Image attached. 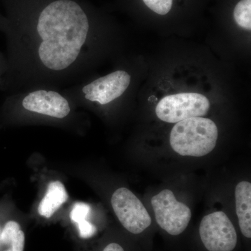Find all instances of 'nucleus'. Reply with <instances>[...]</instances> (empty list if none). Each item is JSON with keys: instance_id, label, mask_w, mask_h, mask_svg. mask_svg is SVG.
<instances>
[{"instance_id": "nucleus-1", "label": "nucleus", "mask_w": 251, "mask_h": 251, "mask_svg": "<svg viewBox=\"0 0 251 251\" xmlns=\"http://www.w3.org/2000/svg\"><path fill=\"white\" fill-rule=\"evenodd\" d=\"M88 16L74 0H54L12 37L13 79L20 90L62 89L85 80L92 46Z\"/></svg>"}, {"instance_id": "nucleus-2", "label": "nucleus", "mask_w": 251, "mask_h": 251, "mask_svg": "<svg viewBox=\"0 0 251 251\" xmlns=\"http://www.w3.org/2000/svg\"><path fill=\"white\" fill-rule=\"evenodd\" d=\"M219 131L212 120L191 117L177 122L170 135L172 149L183 156H206L214 150Z\"/></svg>"}, {"instance_id": "nucleus-3", "label": "nucleus", "mask_w": 251, "mask_h": 251, "mask_svg": "<svg viewBox=\"0 0 251 251\" xmlns=\"http://www.w3.org/2000/svg\"><path fill=\"white\" fill-rule=\"evenodd\" d=\"M130 81L131 77L128 72L117 70L92 81H82L61 90L74 103L83 101L105 105L125 94Z\"/></svg>"}, {"instance_id": "nucleus-4", "label": "nucleus", "mask_w": 251, "mask_h": 251, "mask_svg": "<svg viewBox=\"0 0 251 251\" xmlns=\"http://www.w3.org/2000/svg\"><path fill=\"white\" fill-rule=\"evenodd\" d=\"M16 95L18 105L29 113L62 120L72 112L74 102L61 89L31 87L20 90Z\"/></svg>"}, {"instance_id": "nucleus-5", "label": "nucleus", "mask_w": 251, "mask_h": 251, "mask_svg": "<svg viewBox=\"0 0 251 251\" xmlns=\"http://www.w3.org/2000/svg\"><path fill=\"white\" fill-rule=\"evenodd\" d=\"M210 103L206 97L198 93H181L167 96L156 108L158 118L168 123H177L191 117L206 115Z\"/></svg>"}, {"instance_id": "nucleus-6", "label": "nucleus", "mask_w": 251, "mask_h": 251, "mask_svg": "<svg viewBox=\"0 0 251 251\" xmlns=\"http://www.w3.org/2000/svg\"><path fill=\"white\" fill-rule=\"evenodd\" d=\"M151 203L157 224L168 234L179 235L187 228L192 216L191 209L179 202L171 190H163L151 198Z\"/></svg>"}, {"instance_id": "nucleus-7", "label": "nucleus", "mask_w": 251, "mask_h": 251, "mask_svg": "<svg viewBox=\"0 0 251 251\" xmlns=\"http://www.w3.org/2000/svg\"><path fill=\"white\" fill-rule=\"evenodd\" d=\"M204 247L209 251H232L237 244V234L228 216L215 211L204 216L199 228Z\"/></svg>"}, {"instance_id": "nucleus-8", "label": "nucleus", "mask_w": 251, "mask_h": 251, "mask_svg": "<svg viewBox=\"0 0 251 251\" xmlns=\"http://www.w3.org/2000/svg\"><path fill=\"white\" fill-rule=\"evenodd\" d=\"M111 204L119 221L131 233H142L151 224L146 208L128 188L116 190L112 194Z\"/></svg>"}, {"instance_id": "nucleus-9", "label": "nucleus", "mask_w": 251, "mask_h": 251, "mask_svg": "<svg viewBox=\"0 0 251 251\" xmlns=\"http://www.w3.org/2000/svg\"><path fill=\"white\" fill-rule=\"evenodd\" d=\"M236 212L244 237H251V184L243 181L235 188Z\"/></svg>"}, {"instance_id": "nucleus-10", "label": "nucleus", "mask_w": 251, "mask_h": 251, "mask_svg": "<svg viewBox=\"0 0 251 251\" xmlns=\"http://www.w3.org/2000/svg\"><path fill=\"white\" fill-rule=\"evenodd\" d=\"M68 193L61 181L50 183L46 196L43 198L38 208V212L44 217L50 218L64 203L67 202Z\"/></svg>"}, {"instance_id": "nucleus-11", "label": "nucleus", "mask_w": 251, "mask_h": 251, "mask_svg": "<svg viewBox=\"0 0 251 251\" xmlns=\"http://www.w3.org/2000/svg\"><path fill=\"white\" fill-rule=\"evenodd\" d=\"M5 245H10L11 251H23L25 246V234L21 226L16 221H9L5 225L0 237Z\"/></svg>"}, {"instance_id": "nucleus-12", "label": "nucleus", "mask_w": 251, "mask_h": 251, "mask_svg": "<svg viewBox=\"0 0 251 251\" xmlns=\"http://www.w3.org/2000/svg\"><path fill=\"white\" fill-rule=\"evenodd\" d=\"M234 18L238 25L251 29V0H241L234 10Z\"/></svg>"}, {"instance_id": "nucleus-13", "label": "nucleus", "mask_w": 251, "mask_h": 251, "mask_svg": "<svg viewBox=\"0 0 251 251\" xmlns=\"http://www.w3.org/2000/svg\"><path fill=\"white\" fill-rule=\"evenodd\" d=\"M145 5L159 15H166L170 12L173 6V0H143Z\"/></svg>"}, {"instance_id": "nucleus-14", "label": "nucleus", "mask_w": 251, "mask_h": 251, "mask_svg": "<svg viewBox=\"0 0 251 251\" xmlns=\"http://www.w3.org/2000/svg\"><path fill=\"white\" fill-rule=\"evenodd\" d=\"M90 211V207L88 204L84 202H76L74 204L71 212V219L73 222L77 224L84 220H87Z\"/></svg>"}, {"instance_id": "nucleus-15", "label": "nucleus", "mask_w": 251, "mask_h": 251, "mask_svg": "<svg viewBox=\"0 0 251 251\" xmlns=\"http://www.w3.org/2000/svg\"><path fill=\"white\" fill-rule=\"evenodd\" d=\"M77 225L78 227L79 234L80 237L84 239L92 237L97 232L95 226L88 222L87 220H84Z\"/></svg>"}, {"instance_id": "nucleus-16", "label": "nucleus", "mask_w": 251, "mask_h": 251, "mask_svg": "<svg viewBox=\"0 0 251 251\" xmlns=\"http://www.w3.org/2000/svg\"><path fill=\"white\" fill-rule=\"evenodd\" d=\"M103 251H125V250L120 244H116V243H111L104 249Z\"/></svg>"}, {"instance_id": "nucleus-17", "label": "nucleus", "mask_w": 251, "mask_h": 251, "mask_svg": "<svg viewBox=\"0 0 251 251\" xmlns=\"http://www.w3.org/2000/svg\"><path fill=\"white\" fill-rule=\"evenodd\" d=\"M6 251H11V249H9V250Z\"/></svg>"}]
</instances>
